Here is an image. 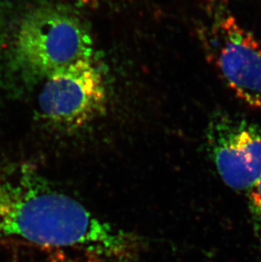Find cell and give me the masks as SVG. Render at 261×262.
<instances>
[{"instance_id":"cell-1","label":"cell","mask_w":261,"mask_h":262,"mask_svg":"<svg viewBox=\"0 0 261 262\" xmlns=\"http://www.w3.org/2000/svg\"><path fill=\"white\" fill-rule=\"evenodd\" d=\"M94 41L71 8L47 0L0 1V89L14 96L90 59Z\"/></svg>"},{"instance_id":"cell-2","label":"cell","mask_w":261,"mask_h":262,"mask_svg":"<svg viewBox=\"0 0 261 262\" xmlns=\"http://www.w3.org/2000/svg\"><path fill=\"white\" fill-rule=\"evenodd\" d=\"M71 248L110 257L122 233L36 174L15 178L0 166V239Z\"/></svg>"},{"instance_id":"cell-3","label":"cell","mask_w":261,"mask_h":262,"mask_svg":"<svg viewBox=\"0 0 261 262\" xmlns=\"http://www.w3.org/2000/svg\"><path fill=\"white\" fill-rule=\"evenodd\" d=\"M209 55L240 100L261 111V42L225 7L212 13L205 31Z\"/></svg>"},{"instance_id":"cell-4","label":"cell","mask_w":261,"mask_h":262,"mask_svg":"<svg viewBox=\"0 0 261 262\" xmlns=\"http://www.w3.org/2000/svg\"><path fill=\"white\" fill-rule=\"evenodd\" d=\"M38 111L48 123L74 131L103 114L107 89L101 70L90 59L75 62L42 83Z\"/></svg>"},{"instance_id":"cell-5","label":"cell","mask_w":261,"mask_h":262,"mask_svg":"<svg viewBox=\"0 0 261 262\" xmlns=\"http://www.w3.org/2000/svg\"><path fill=\"white\" fill-rule=\"evenodd\" d=\"M207 150L222 180L234 190H249L261 177V126L227 112L212 117Z\"/></svg>"},{"instance_id":"cell-6","label":"cell","mask_w":261,"mask_h":262,"mask_svg":"<svg viewBox=\"0 0 261 262\" xmlns=\"http://www.w3.org/2000/svg\"><path fill=\"white\" fill-rule=\"evenodd\" d=\"M248 205L254 233L261 243V177L248 190Z\"/></svg>"},{"instance_id":"cell-7","label":"cell","mask_w":261,"mask_h":262,"mask_svg":"<svg viewBox=\"0 0 261 262\" xmlns=\"http://www.w3.org/2000/svg\"><path fill=\"white\" fill-rule=\"evenodd\" d=\"M76 5L85 6V7L96 8L101 4L104 0H71Z\"/></svg>"}]
</instances>
